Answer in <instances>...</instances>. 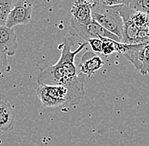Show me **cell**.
<instances>
[{
    "label": "cell",
    "instance_id": "1",
    "mask_svg": "<svg viewBox=\"0 0 149 146\" xmlns=\"http://www.w3.org/2000/svg\"><path fill=\"white\" fill-rule=\"evenodd\" d=\"M77 41L74 36L65 37L61 46V55L54 65L44 66L37 77L39 85H63L69 91L70 106H76L85 96V77L78 73L74 59L87 42L81 43L74 51L71 50Z\"/></svg>",
    "mask_w": 149,
    "mask_h": 146
},
{
    "label": "cell",
    "instance_id": "2",
    "mask_svg": "<svg viewBox=\"0 0 149 146\" xmlns=\"http://www.w3.org/2000/svg\"><path fill=\"white\" fill-rule=\"evenodd\" d=\"M120 6L108 7L102 3L101 0L93 1L92 19L110 33L115 35L121 42L124 36V23L119 12Z\"/></svg>",
    "mask_w": 149,
    "mask_h": 146
},
{
    "label": "cell",
    "instance_id": "3",
    "mask_svg": "<svg viewBox=\"0 0 149 146\" xmlns=\"http://www.w3.org/2000/svg\"><path fill=\"white\" fill-rule=\"evenodd\" d=\"M36 94L42 105L47 108L70 106L69 91L63 85H39Z\"/></svg>",
    "mask_w": 149,
    "mask_h": 146
},
{
    "label": "cell",
    "instance_id": "4",
    "mask_svg": "<svg viewBox=\"0 0 149 146\" xmlns=\"http://www.w3.org/2000/svg\"><path fill=\"white\" fill-rule=\"evenodd\" d=\"M70 26L72 28L71 36L80 37L85 40L86 42H87L90 39H94V38H97V39L107 38V39H110L117 42H120V40L115 35L112 34L107 30H105L104 28L102 27L100 25H98L96 21H94L93 19L90 22L84 24V25H80L70 20Z\"/></svg>",
    "mask_w": 149,
    "mask_h": 146
},
{
    "label": "cell",
    "instance_id": "5",
    "mask_svg": "<svg viewBox=\"0 0 149 146\" xmlns=\"http://www.w3.org/2000/svg\"><path fill=\"white\" fill-rule=\"evenodd\" d=\"M34 1H17L11 9L6 23V27L13 29L19 25H28L31 21Z\"/></svg>",
    "mask_w": 149,
    "mask_h": 146
},
{
    "label": "cell",
    "instance_id": "6",
    "mask_svg": "<svg viewBox=\"0 0 149 146\" xmlns=\"http://www.w3.org/2000/svg\"><path fill=\"white\" fill-rule=\"evenodd\" d=\"M93 1H75L71 8V21L84 25L92 20V7Z\"/></svg>",
    "mask_w": 149,
    "mask_h": 146
},
{
    "label": "cell",
    "instance_id": "7",
    "mask_svg": "<svg viewBox=\"0 0 149 146\" xmlns=\"http://www.w3.org/2000/svg\"><path fill=\"white\" fill-rule=\"evenodd\" d=\"M17 46V36L14 29L0 26V52L7 56H13L15 54Z\"/></svg>",
    "mask_w": 149,
    "mask_h": 146
},
{
    "label": "cell",
    "instance_id": "8",
    "mask_svg": "<svg viewBox=\"0 0 149 146\" xmlns=\"http://www.w3.org/2000/svg\"><path fill=\"white\" fill-rule=\"evenodd\" d=\"M104 64L102 58L93 52H86L81 57L80 63V71L82 74L91 77L99 70Z\"/></svg>",
    "mask_w": 149,
    "mask_h": 146
},
{
    "label": "cell",
    "instance_id": "9",
    "mask_svg": "<svg viewBox=\"0 0 149 146\" xmlns=\"http://www.w3.org/2000/svg\"><path fill=\"white\" fill-rule=\"evenodd\" d=\"M148 43L143 44H123L121 46L120 53L124 55V57L130 61L134 67L140 71L141 69V58L144 47Z\"/></svg>",
    "mask_w": 149,
    "mask_h": 146
},
{
    "label": "cell",
    "instance_id": "10",
    "mask_svg": "<svg viewBox=\"0 0 149 146\" xmlns=\"http://www.w3.org/2000/svg\"><path fill=\"white\" fill-rule=\"evenodd\" d=\"M15 128V113L9 102L0 100V132L7 133Z\"/></svg>",
    "mask_w": 149,
    "mask_h": 146
},
{
    "label": "cell",
    "instance_id": "11",
    "mask_svg": "<svg viewBox=\"0 0 149 146\" xmlns=\"http://www.w3.org/2000/svg\"><path fill=\"white\" fill-rule=\"evenodd\" d=\"M15 4L13 0H0V26H6L9 13Z\"/></svg>",
    "mask_w": 149,
    "mask_h": 146
},
{
    "label": "cell",
    "instance_id": "12",
    "mask_svg": "<svg viewBox=\"0 0 149 146\" xmlns=\"http://www.w3.org/2000/svg\"><path fill=\"white\" fill-rule=\"evenodd\" d=\"M102 40V54L110 55L114 52L119 51L120 42H114L110 39H107V38H101Z\"/></svg>",
    "mask_w": 149,
    "mask_h": 146
},
{
    "label": "cell",
    "instance_id": "13",
    "mask_svg": "<svg viewBox=\"0 0 149 146\" xmlns=\"http://www.w3.org/2000/svg\"><path fill=\"white\" fill-rule=\"evenodd\" d=\"M129 7L136 12L142 13L149 16V0L130 1Z\"/></svg>",
    "mask_w": 149,
    "mask_h": 146
},
{
    "label": "cell",
    "instance_id": "14",
    "mask_svg": "<svg viewBox=\"0 0 149 146\" xmlns=\"http://www.w3.org/2000/svg\"><path fill=\"white\" fill-rule=\"evenodd\" d=\"M131 19L133 23L139 28L140 30L148 29L149 26V16L139 12H134L132 15Z\"/></svg>",
    "mask_w": 149,
    "mask_h": 146
},
{
    "label": "cell",
    "instance_id": "15",
    "mask_svg": "<svg viewBox=\"0 0 149 146\" xmlns=\"http://www.w3.org/2000/svg\"><path fill=\"white\" fill-rule=\"evenodd\" d=\"M139 72L142 75L149 73V43L146 44L144 47L141 58V69Z\"/></svg>",
    "mask_w": 149,
    "mask_h": 146
},
{
    "label": "cell",
    "instance_id": "16",
    "mask_svg": "<svg viewBox=\"0 0 149 146\" xmlns=\"http://www.w3.org/2000/svg\"><path fill=\"white\" fill-rule=\"evenodd\" d=\"M87 44L90 45V47L92 48L94 53H102V40L94 38L90 39L87 42Z\"/></svg>",
    "mask_w": 149,
    "mask_h": 146
},
{
    "label": "cell",
    "instance_id": "17",
    "mask_svg": "<svg viewBox=\"0 0 149 146\" xmlns=\"http://www.w3.org/2000/svg\"><path fill=\"white\" fill-rule=\"evenodd\" d=\"M9 71L8 56L3 52H0V76L5 72Z\"/></svg>",
    "mask_w": 149,
    "mask_h": 146
},
{
    "label": "cell",
    "instance_id": "18",
    "mask_svg": "<svg viewBox=\"0 0 149 146\" xmlns=\"http://www.w3.org/2000/svg\"><path fill=\"white\" fill-rule=\"evenodd\" d=\"M102 3L108 7H114L119 5H129L130 1L127 0H101Z\"/></svg>",
    "mask_w": 149,
    "mask_h": 146
}]
</instances>
